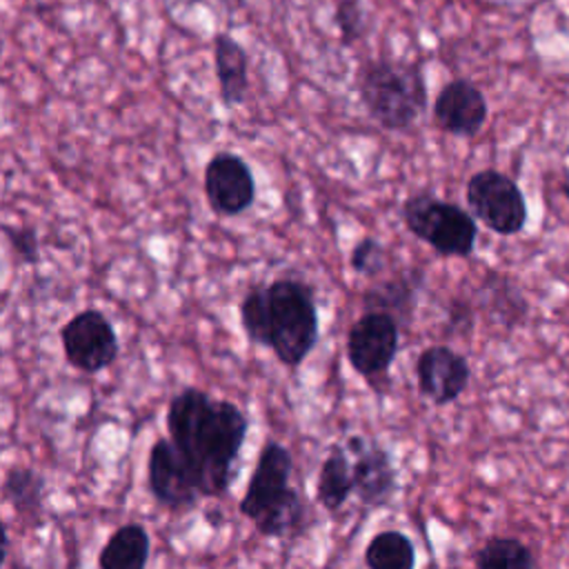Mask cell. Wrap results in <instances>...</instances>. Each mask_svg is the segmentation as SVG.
Returning <instances> with one entry per match:
<instances>
[{"label": "cell", "instance_id": "obj_12", "mask_svg": "<svg viewBox=\"0 0 569 569\" xmlns=\"http://www.w3.org/2000/svg\"><path fill=\"white\" fill-rule=\"evenodd\" d=\"M418 389L433 405L453 402L469 382L467 360L445 345L425 349L416 362Z\"/></svg>", "mask_w": 569, "mask_h": 569}, {"label": "cell", "instance_id": "obj_20", "mask_svg": "<svg viewBox=\"0 0 569 569\" xmlns=\"http://www.w3.org/2000/svg\"><path fill=\"white\" fill-rule=\"evenodd\" d=\"M307 520V507L298 489L291 487V491L276 502L269 511H264L258 520H253V527L264 538H287L296 536Z\"/></svg>", "mask_w": 569, "mask_h": 569}, {"label": "cell", "instance_id": "obj_23", "mask_svg": "<svg viewBox=\"0 0 569 569\" xmlns=\"http://www.w3.org/2000/svg\"><path fill=\"white\" fill-rule=\"evenodd\" d=\"M351 269L360 276H378L387 264V251L376 238H362L351 251Z\"/></svg>", "mask_w": 569, "mask_h": 569}, {"label": "cell", "instance_id": "obj_13", "mask_svg": "<svg viewBox=\"0 0 569 569\" xmlns=\"http://www.w3.org/2000/svg\"><path fill=\"white\" fill-rule=\"evenodd\" d=\"M433 116L438 124L462 138L476 136L487 120V100L469 80H451L436 98Z\"/></svg>", "mask_w": 569, "mask_h": 569}, {"label": "cell", "instance_id": "obj_16", "mask_svg": "<svg viewBox=\"0 0 569 569\" xmlns=\"http://www.w3.org/2000/svg\"><path fill=\"white\" fill-rule=\"evenodd\" d=\"M420 284H422L420 271H405L396 278H389L376 284L373 289L365 291V298H362L365 311H382V313H389L396 322H407Z\"/></svg>", "mask_w": 569, "mask_h": 569}, {"label": "cell", "instance_id": "obj_1", "mask_svg": "<svg viewBox=\"0 0 569 569\" xmlns=\"http://www.w3.org/2000/svg\"><path fill=\"white\" fill-rule=\"evenodd\" d=\"M247 429L240 407L198 387L178 391L167 407L169 438L189 460L204 498L222 496L233 482Z\"/></svg>", "mask_w": 569, "mask_h": 569}, {"label": "cell", "instance_id": "obj_27", "mask_svg": "<svg viewBox=\"0 0 569 569\" xmlns=\"http://www.w3.org/2000/svg\"><path fill=\"white\" fill-rule=\"evenodd\" d=\"M565 196L569 200V169H567V176H565Z\"/></svg>", "mask_w": 569, "mask_h": 569}, {"label": "cell", "instance_id": "obj_17", "mask_svg": "<svg viewBox=\"0 0 569 569\" xmlns=\"http://www.w3.org/2000/svg\"><path fill=\"white\" fill-rule=\"evenodd\" d=\"M44 485L47 482L40 471L24 465H16L4 471V478L0 482V493L18 516L36 522L42 516Z\"/></svg>", "mask_w": 569, "mask_h": 569}, {"label": "cell", "instance_id": "obj_21", "mask_svg": "<svg viewBox=\"0 0 569 569\" xmlns=\"http://www.w3.org/2000/svg\"><path fill=\"white\" fill-rule=\"evenodd\" d=\"M240 322L253 345L271 349V298L269 287H251L240 302Z\"/></svg>", "mask_w": 569, "mask_h": 569}, {"label": "cell", "instance_id": "obj_24", "mask_svg": "<svg viewBox=\"0 0 569 569\" xmlns=\"http://www.w3.org/2000/svg\"><path fill=\"white\" fill-rule=\"evenodd\" d=\"M336 27L345 44L358 40L365 31V11L358 0H340L336 7Z\"/></svg>", "mask_w": 569, "mask_h": 569}, {"label": "cell", "instance_id": "obj_11", "mask_svg": "<svg viewBox=\"0 0 569 569\" xmlns=\"http://www.w3.org/2000/svg\"><path fill=\"white\" fill-rule=\"evenodd\" d=\"M351 456L353 493L367 507H382L396 491V469L387 449L365 436H351L345 445Z\"/></svg>", "mask_w": 569, "mask_h": 569}, {"label": "cell", "instance_id": "obj_14", "mask_svg": "<svg viewBox=\"0 0 569 569\" xmlns=\"http://www.w3.org/2000/svg\"><path fill=\"white\" fill-rule=\"evenodd\" d=\"M216 76L220 84V100L227 109L244 102L249 89V60L238 40L229 33H218L213 40Z\"/></svg>", "mask_w": 569, "mask_h": 569}, {"label": "cell", "instance_id": "obj_4", "mask_svg": "<svg viewBox=\"0 0 569 569\" xmlns=\"http://www.w3.org/2000/svg\"><path fill=\"white\" fill-rule=\"evenodd\" d=\"M407 229L431 244L440 256H469L476 244L478 227L460 207L438 200L431 193L411 196L402 204Z\"/></svg>", "mask_w": 569, "mask_h": 569}, {"label": "cell", "instance_id": "obj_6", "mask_svg": "<svg viewBox=\"0 0 569 569\" xmlns=\"http://www.w3.org/2000/svg\"><path fill=\"white\" fill-rule=\"evenodd\" d=\"M64 358L84 373H98L118 358V336L109 318L98 309L76 313L60 329Z\"/></svg>", "mask_w": 569, "mask_h": 569}, {"label": "cell", "instance_id": "obj_2", "mask_svg": "<svg viewBox=\"0 0 569 569\" xmlns=\"http://www.w3.org/2000/svg\"><path fill=\"white\" fill-rule=\"evenodd\" d=\"M358 91L369 116L385 129L409 127L427 102L418 67L396 60L369 62L360 71Z\"/></svg>", "mask_w": 569, "mask_h": 569}, {"label": "cell", "instance_id": "obj_15", "mask_svg": "<svg viewBox=\"0 0 569 569\" xmlns=\"http://www.w3.org/2000/svg\"><path fill=\"white\" fill-rule=\"evenodd\" d=\"M151 551V538L140 522L120 525L104 542L98 567L100 569H144Z\"/></svg>", "mask_w": 569, "mask_h": 569}, {"label": "cell", "instance_id": "obj_5", "mask_svg": "<svg viewBox=\"0 0 569 569\" xmlns=\"http://www.w3.org/2000/svg\"><path fill=\"white\" fill-rule=\"evenodd\" d=\"M467 202L473 216L500 236H513L527 222L522 191L505 173L491 169L473 173L467 182Z\"/></svg>", "mask_w": 569, "mask_h": 569}, {"label": "cell", "instance_id": "obj_25", "mask_svg": "<svg viewBox=\"0 0 569 569\" xmlns=\"http://www.w3.org/2000/svg\"><path fill=\"white\" fill-rule=\"evenodd\" d=\"M7 236L11 238V244L13 249L20 253L22 260H29V262H36L38 260V236L33 229H9Z\"/></svg>", "mask_w": 569, "mask_h": 569}, {"label": "cell", "instance_id": "obj_9", "mask_svg": "<svg viewBox=\"0 0 569 569\" xmlns=\"http://www.w3.org/2000/svg\"><path fill=\"white\" fill-rule=\"evenodd\" d=\"M204 196L218 216H240L256 200L249 164L231 151L216 153L204 167Z\"/></svg>", "mask_w": 569, "mask_h": 569}, {"label": "cell", "instance_id": "obj_18", "mask_svg": "<svg viewBox=\"0 0 569 569\" xmlns=\"http://www.w3.org/2000/svg\"><path fill=\"white\" fill-rule=\"evenodd\" d=\"M353 493L351 458L345 447H331L325 456L316 482V498L327 511H338Z\"/></svg>", "mask_w": 569, "mask_h": 569}, {"label": "cell", "instance_id": "obj_22", "mask_svg": "<svg viewBox=\"0 0 569 569\" xmlns=\"http://www.w3.org/2000/svg\"><path fill=\"white\" fill-rule=\"evenodd\" d=\"M531 551L516 538H489L476 553V569H533Z\"/></svg>", "mask_w": 569, "mask_h": 569}, {"label": "cell", "instance_id": "obj_7", "mask_svg": "<svg viewBox=\"0 0 569 569\" xmlns=\"http://www.w3.org/2000/svg\"><path fill=\"white\" fill-rule=\"evenodd\" d=\"M398 351V322L382 311H365L349 329L347 358L356 373L373 380L385 376Z\"/></svg>", "mask_w": 569, "mask_h": 569}, {"label": "cell", "instance_id": "obj_26", "mask_svg": "<svg viewBox=\"0 0 569 569\" xmlns=\"http://www.w3.org/2000/svg\"><path fill=\"white\" fill-rule=\"evenodd\" d=\"M7 553H9V533H7L4 522L0 520V567H2L4 560H7Z\"/></svg>", "mask_w": 569, "mask_h": 569}, {"label": "cell", "instance_id": "obj_8", "mask_svg": "<svg viewBox=\"0 0 569 569\" xmlns=\"http://www.w3.org/2000/svg\"><path fill=\"white\" fill-rule=\"evenodd\" d=\"M147 482L151 496L169 509H189L202 498L189 460L171 438H158L153 442L147 458Z\"/></svg>", "mask_w": 569, "mask_h": 569}, {"label": "cell", "instance_id": "obj_10", "mask_svg": "<svg viewBox=\"0 0 569 569\" xmlns=\"http://www.w3.org/2000/svg\"><path fill=\"white\" fill-rule=\"evenodd\" d=\"M293 471V458L280 442H267L258 456V462L247 482L244 496L238 502V511L251 522L280 502L289 491V478Z\"/></svg>", "mask_w": 569, "mask_h": 569}, {"label": "cell", "instance_id": "obj_3", "mask_svg": "<svg viewBox=\"0 0 569 569\" xmlns=\"http://www.w3.org/2000/svg\"><path fill=\"white\" fill-rule=\"evenodd\" d=\"M271 349L287 367H298L318 342V309L309 284L280 278L269 284Z\"/></svg>", "mask_w": 569, "mask_h": 569}, {"label": "cell", "instance_id": "obj_19", "mask_svg": "<svg viewBox=\"0 0 569 569\" xmlns=\"http://www.w3.org/2000/svg\"><path fill=\"white\" fill-rule=\"evenodd\" d=\"M365 565L367 569H413V542L402 531H380L369 540L365 549Z\"/></svg>", "mask_w": 569, "mask_h": 569}, {"label": "cell", "instance_id": "obj_28", "mask_svg": "<svg viewBox=\"0 0 569 569\" xmlns=\"http://www.w3.org/2000/svg\"><path fill=\"white\" fill-rule=\"evenodd\" d=\"M231 2H244V0H231Z\"/></svg>", "mask_w": 569, "mask_h": 569}]
</instances>
